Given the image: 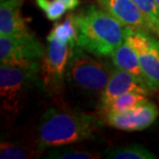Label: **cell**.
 I'll list each match as a JSON object with an SVG mask.
<instances>
[{
    "label": "cell",
    "instance_id": "1",
    "mask_svg": "<svg viewBox=\"0 0 159 159\" xmlns=\"http://www.w3.org/2000/svg\"><path fill=\"white\" fill-rule=\"evenodd\" d=\"M98 127L99 122L92 115L50 107L37 124V151L93 139Z\"/></svg>",
    "mask_w": 159,
    "mask_h": 159
},
{
    "label": "cell",
    "instance_id": "2",
    "mask_svg": "<svg viewBox=\"0 0 159 159\" xmlns=\"http://www.w3.org/2000/svg\"><path fill=\"white\" fill-rule=\"evenodd\" d=\"M72 15L78 29L77 46L91 55L111 57L124 41V26L104 9L90 4Z\"/></svg>",
    "mask_w": 159,
    "mask_h": 159
},
{
    "label": "cell",
    "instance_id": "3",
    "mask_svg": "<svg viewBox=\"0 0 159 159\" xmlns=\"http://www.w3.org/2000/svg\"><path fill=\"white\" fill-rule=\"evenodd\" d=\"M95 57L75 46L66 67L65 79L70 87L80 92L100 96L109 83L114 67L111 68Z\"/></svg>",
    "mask_w": 159,
    "mask_h": 159
},
{
    "label": "cell",
    "instance_id": "4",
    "mask_svg": "<svg viewBox=\"0 0 159 159\" xmlns=\"http://www.w3.org/2000/svg\"><path fill=\"white\" fill-rule=\"evenodd\" d=\"M40 63L31 65H0V96L3 111L14 118L20 114L34 84L39 83Z\"/></svg>",
    "mask_w": 159,
    "mask_h": 159
},
{
    "label": "cell",
    "instance_id": "5",
    "mask_svg": "<svg viewBox=\"0 0 159 159\" xmlns=\"http://www.w3.org/2000/svg\"><path fill=\"white\" fill-rule=\"evenodd\" d=\"M124 40L136 54L146 84L152 92L159 91V39L150 31L124 26Z\"/></svg>",
    "mask_w": 159,
    "mask_h": 159
},
{
    "label": "cell",
    "instance_id": "6",
    "mask_svg": "<svg viewBox=\"0 0 159 159\" xmlns=\"http://www.w3.org/2000/svg\"><path fill=\"white\" fill-rule=\"evenodd\" d=\"M46 51L31 33L0 35V62L9 65H31L43 60Z\"/></svg>",
    "mask_w": 159,
    "mask_h": 159
},
{
    "label": "cell",
    "instance_id": "7",
    "mask_svg": "<svg viewBox=\"0 0 159 159\" xmlns=\"http://www.w3.org/2000/svg\"><path fill=\"white\" fill-rule=\"evenodd\" d=\"M48 48L43 58V82L47 89L55 91L61 86L68 61L77 43L48 39Z\"/></svg>",
    "mask_w": 159,
    "mask_h": 159
},
{
    "label": "cell",
    "instance_id": "8",
    "mask_svg": "<svg viewBox=\"0 0 159 159\" xmlns=\"http://www.w3.org/2000/svg\"><path fill=\"white\" fill-rule=\"evenodd\" d=\"M159 115V109L154 102L147 100L122 113L104 114L107 123L123 131H141L150 127Z\"/></svg>",
    "mask_w": 159,
    "mask_h": 159
},
{
    "label": "cell",
    "instance_id": "9",
    "mask_svg": "<svg viewBox=\"0 0 159 159\" xmlns=\"http://www.w3.org/2000/svg\"><path fill=\"white\" fill-rule=\"evenodd\" d=\"M150 91L144 80L114 66L109 83L98 98V109L101 113L113 99L128 92H138L149 96Z\"/></svg>",
    "mask_w": 159,
    "mask_h": 159
},
{
    "label": "cell",
    "instance_id": "10",
    "mask_svg": "<svg viewBox=\"0 0 159 159\" xmlns=\"http://www.w3.org/2000/svg\"><path fill=\"white\" fill-rule=\"evenodd\" d=\"M97 2L123 26L150 31L147 16L139 9L133 0H97Z\"/></svg>",
    "mask_w": 159,
    "mask_h": 159
},
{
    "label": "cell",
    "instance_id": "11",
    "mask_svg": "<svg viewBox=\"0 0 159 159\" xmlns=\"http://www.w3.org/2000/svg\"><path fill=\"white\" fill-rule=\"evenodd\" d=\"M24 0H1L0 3V35H23L30 33L23 17Z\"/></svg>",
    "mask_w": 159,
    "mask_h": 159
},
{
    "label": "cell",
    "instance_id": "12",
    "mask_svg": "<svg viewBox=\"0 0 159 159\" xmlns=\"http://www.w3.org/2000/svg\"><path fill=\"white\" fill-rule=\"evenodd\" d=\"M111 59H112L113 66L130 72V74L134 75L135 77L144 80L138 56H136L131 46L128 43H126L125 40L114 51V53L111 55Z\"/></svg>",
    "mask_w": 159,
    "mask_h": 159
},
{
    "label": "cell",
    "instance_id": "13",
    "mask_svg": "<svg viewBox=\"0 0 159 159\" xmlns=\"http://www.w3.org/2000/svg\"><path fill=\"white\" fill-rule=\"evenodd\" d=\"M149 100L148 95L138 93V92H128L121 96L116 97L102 110V114L107 113H122Z\"/></svg>",
    "mask_w": 159,
    "mask_h": 159
},
{
    "label": "cell",
    "instance_id": "14",
    "mask_svg": "<svg viewBox=\"0 0 159 159\" xmlns=\"http://www.w3.org/2000/svg\"><path fill=\"white\" fill-rule=\"evenodd\" d=\"M107 158L112 159H154L156 156L139 144L117 147L107 152Z\"/></svg>",
    "mask_w": 159,
    "mask_h": 159
},
{
    "label": "cell",
    "instance_id": "15",
    "mask_svg": "<svg viewBox=\"0 0 159 159\" xmlns=\"http://www.w3.org/2000/svg\"><path fill=\"white\" fill-rule=\"evenodd\" d=\"M57 39L63 43H77L78 39V29L75 24L74 15L70 14L67 16L63 23L55 24L48 35L47 39Z\"/></svg>",
    "mask_w": 159,
    "mask_h": 159
},
{
    "label": "cell",
    "instance_id": "16",
    "mask_svg": "<svg viewBox=\"0 0 159 159\" xmlns=\"http://www.w3.org/2000/svg\"><path fill=\"white\" fill-rule=\"evenodd\" d=\"M36 152L29 147L7 141H2L0 145L1 159H27L35 156Z\"/></svg>",
    "mask_w": 159,
    "mask_h": 159
},
{
    "label": "cell",
    "instance_id": "17",
    "mask_svg": "<svg viewBox=\"0 0 159 159\" xmlns=\"http://www.w3.org/2000/svg\"><path fill=\"white\" fill-rule=\"evenodd\" d=\"M48 158L53 159H95L99 158L98 155L92 153L90 151H84L75 149L74 147H66V146H60V147L52 148V150L48 151Z\"/></svg>",
    "mask_w": 159,
    "mask_h": 159
},
{
    "label": "cell",
    "instance_id": "18",
    "mask_svg": "<svg viewBox=\"0 0 159 159\" xmlns=\"http://www.w3.org/2000/svg\"><path fill=\"white\" fill-rule=\"evenodd\" d=\"M35 2L50 21H57L68 11L65 3L60 0H35Z\"/></svg>",
    "mask_w": 159,
    "mask_h": 159
},
{
    "label": "cell",
    "instance_id": "19",
    "mask_svg": "<svg viewBox=\"0 0 159 159\" xmlns=\"http://www.w3.org/2000/svg\"><path fill=\"white\" fill-rule=\"evenodd\" d=\"M148 19L159 18V6L155 0H133Z\"/></svg>",
    "mask_w": 159,
    "mask_h": 159
},
{
    "label": "cell",
    "instance_id": "20",
    "mask_svg": "<svg viewBox=\"0 0 159 159\" xmlns=\"http://www.w3.org/2000/svg\"><path fill=\"white\" fill-rule=\"evenodd\" d=\"M149 20V27H150V31L159 36V18L154 19H148Z\"/></svg>",
    "mask_w": 159,
    "mask_h": 159
},
{
    "label": "cell",
    "instance_id": "21",
    "mask_svg": "<svg viewBox=\"0 0 159 159\" xmlns=\"http://www.w3.org/2000/svg\"><path fill=\"white\" fill-rule=\"evenodd\" d=\"M60 1L65 3L68 11H72V9L77 8L80 4V0H60Z\"/></svg>",
    "mask_w": 159,
    "mask_h": 159
},
{
    "label": "cell",
    "instance_id": "22",
    "mask_svg": "<svg viewBox=\"0 0 159 159\" xmlns=\"http://www.w3.org/2000/svg\"><path fill=\"white\" fill-rule=\"evenodd\" d=\"M155 1L157 2V4H158V6H159V0H155Z\"/></svg>",
    "mask_w": 159,
    "mask_h": 159
}]
</instances>
